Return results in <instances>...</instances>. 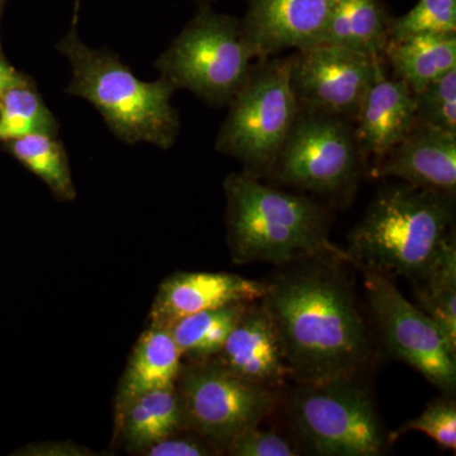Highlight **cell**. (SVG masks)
<instances>
[{
  "instance_id": "cell-1",
  "label": "cell",
  "mask_w": 456,
  "mask_h": 456,
  "mask_svg": "<svg viewBox=\"0 0 456 456\" xmlns=\"http://www.w3.org/2000/svg\"><path fill=\"white\" fill-rule=\"evenodd\" d=\"M322 256L305 257L281 272L260 299L298 383L355 377L370 356L349 279Z\"/></svg>"
},
{
  "instance_id": "cell-2",
  "label": "cell",
  "mask_w": 456,
  "mask_h": 456,
  "mask_svg": "<svg viewBox=\"0 0 456 456\" xmlns=\"http://www.w3.org/2000/svg\"><path fill=\"white\" fill-rule=\"evenodd\" d=\"M56 49L70 65L71 80L65 93L97 108L117 139L161 150L175 145L180 116L171 98L178 89L169 80L163 77L155 82L140 80L116 53L84 44L77 25Z\"/></svg>"
},
{
  "instance_id": "cell-3",
  "label": "cell",
  "mask_w": 456,
  "mask_h": 456,
  "mask_svg": "<svg viewBox=\"0 0 456 456\" xmlns=\"http://www.w3.org/2000/svg\"><path fill=\"white\" fill-rule=\"evenodd\" d=\"M227 232L236 263L288 264L338 253L327 239L329 215L320 204L288 193L250 174L224 182Z\"/></svg>"
},
{
  "instance_id": "cell-4",
  "label": "cell",
  "mask_w": 456,
  "mask_h": 456,
  "mask_svg": "<svg viewBox=\"0 0 456 456\" xmlns=\"http://www.w3.org/2000/svg\"><path fill=\"white\" fill-rule=\"evenodd\" d=\"M454 196L401 184L379 191L350 235L347 260L415 281L452 233Z\"/></svg>"
},
{
  "instance_id": "cell-5",
  "label": "cell",
  "mask_w": 456,
  "mask_h": 456,
  "mask_svg": "<svg viewBox=\"0 0 456 456\" xmlns=\"http://www.w3.org/2000/svg\"><path fill=\"white\" fill-rule=\"evenodd\" d=\"M298 110L290 56L261 60L228 103L216 150L240 161L245 173L259 179L269 176Z\"/></svg>"
},
{
  "instance_id": "cell-6",
  "label": "cell",
  "mask_w": 456,
  "mask_h": 456,
  "mask_svg": "<svg viewBox=\"0 0 456 456\" xmlns=\"http://www.w3.org/2000/svg\"><path fill=\"white\" fill-rule=\"evenodd\" d=\"M254 55L241 20L203 5L155 62L176 89L212 107L228 106L253 71Z\"/></svg>"
},
{
  "instance_id": "cell-7",
  "label": "cell",
  "mask_w": 456,
  "mask_h": 456,
  "mask_svg": "<svg viewBox=\"0 0 456 456\" xmlns=\"http://www.w3.org/2000/svg\"><path fill=\"white\" fill-rule=\"evenodd\" d=\"M354 378L299 383L288 399L294 428L318 455L382 454L386 430L370 395Z\"/></svg>"
},
{
  "instance_id": "cell-8",
  "label": "cell",
  "mask_w": 456,
  "mask_h": 456,
  "mask_svg": "<svg viewBox=\"0 0 456 456\" xmlns=\"http://www.w3.org/2000/svg\"><path fill=\"white\" fill-rule=\"evenodd\" d=\"M362 159L353 122L299 107L269 176L321 196H338L355 184Z\"/></svg>"
},
{
  "instance_id": "cell-9",
  "label": "cell",
  "mask_w": 456,
  "mask_h": 456,
  "mask_svg": "<svg viewBox=\"0 0 456 456\" xmlns=\"http://www.w3.org/2000/svg\"><path fill=\"white\" fill-rule=\"evenodd\" d=\"M349 261L362 273L369 305L388 350L440 391L452 395L456 386V349L437 323L404 298L391 277Z\"/></svg>"
},
{
  "instance_id": "cell-10",
  "label": "cell",
  "mask_w": 456,
  "mask_h": 456,
  "mask_svg": "<svg viewBox=\"0 0 456 456\" xmlns=\"http://www.w3.org/2000/svg\"><path fill=\"white\" fill-rule=\"evenodd\" d=\"M384 71V57L336 45H314L290 55V82L299 107L351 122Z\"/></svg>"
},
{
  "instance_id": "cell-11",
  "label": "cell",
  "mask_w": 456,
  "mask_h": 456,
  "mask_svg": "<svg viewBox=\"0 0 456 456\" xmlns=\"http://www.w3.org/2000/svg\"><path fill=\"white\" fill-rule=\"evenodd\" d=\"M277 401L274 389L242 379L218 362L189 371L180 395L184 421L204 437L226 445L259 426Z\"/></svg>"
},
{
  "instance_id": "cell-12",
  "label": "cell",
  "mask_w": 456,
  "mask_h": 456,
  "mask_svg": "<svg viewBox=\"0 0 456 456\" xmlns=\"http://www.w3.org/2000/svg\"><path fill=\"white\" fill-rule=\"evenodd\" d=\"M244 35L257 61L288 50L314 46L325 31L338 0H246Z\"/></svg>"
},
{
  "instance_id": "cell-13",
  "label": "cell",
  "mask_w": 456,
  "mask_h": 456,
  "mask_svg": "<svg viewBox=\"0 0 456 456\" xmlns=\"http://www.w3.org/2000/svg\"><path fill=\"white\" fill-rule=\"evenodd\" d=\"M217 356L231 373L268 388L292 378L277 329L260 301L248 303Z\"/></svg>"
},
{
  "instance_id": "cell-14",
  "label": "cell",
  "mask_w": 456,
  "mask_h": 456,
  "mask_svg": "<svg viewBox=\"0 0 456 456\" xmlns=\"http://www.w3.org/2000/svg\"><path fill=\"white\" fill-rule=\"evenodd\" d=\"M374 175L455 197L456 134L417 122L406 139L377 161Z\"/></svg>"
},
{
  "instance_id": "cell-15",
  "label": "cell",
  "mask_w": 456,
  "mask_h": 456,
  "mask_svg": "<svg viewBox=\"0 0 456 456\" xmlns=\"http://www.w3.org/2000/svg\"><path fill=\"white\" fill-rule=\"evenodd\" d=\"M268 283L227 273H179L167 279L160 290L152 318L154 325L169 329L180 318L235 303L260 301Z\"/></svg>"
},
{
  "instance_id": "cell-16",
  "label": "cell",
  "mask_w": 456,
  "mask_h": 456,
  "mask_svg": "<svg viewBox=\"0 0 456 456\" xmlns=\"http://www.w3.org/2000/svg\"><path fill=\"white\" fill-rule=\"evenodd\" d=\"M417 123L415 94L403 80L380 74L354 119L360 151L379 161L399 145Z\"/></svg>"
},
{
  "instance_id": "cell-17",
  "label": "cell",
  "mask_w": 456,
  "mask_h": 456,
  "mask_svg": "<svg viewBox=\"0 0 456 456\" xmlns=\"http://www.w3.org/2000/svg\"><path fill=\"white\" fill-rule=\"evenodd\" d=\"M391 18L380 0H338L318 44L384 57Z\"/></svg>"
},
{
  "instance_id": "cell-18",
  "label": "cell",
  "mask_w": 456,
  "mask_h": 456,
  "mask_svg": "<svg viewBox=\"0 0 456 456\" xmlns=\"http://www.w3.org/2000/svg\"><path fill=\"white\" fill-rule=\"evenodd\" d=\"M393 77L403 80L413 94L456 69V35H425L389 42L384 51Z\"/></svg>"
},
{
  "instance_id": "cell-19",
  "label": "cell",
  "mask_w": 456,
  "mask_h": 456,
  "mask_svg": "<svg viewBox=\"0 0 456 456\" xmlns=\"http://www.w3.org/2000/svg\"><path fill=\"white\" fill-rule=\"evenodd\" d=\"M182 356L169 329L154 325L143 334L123 379L126 406L143 393L173 387L180 374Z\"/></svg>"
},
{
  "instance_id": "cell-20",
  "label": "cell",
  "mask_w": 456,
  "mask_h": 456,
  "mask_svg": "<svg viewBox=\"0 0 456 456\" xmlns=\"http://www.w3.org/2000/svg\"><path fill=\"white\" fill-rule=\"evenodd\" d=\"M416 305L431 317L456 349V246L454 232L443 242L434 259L412 281Z\"/></svg>"
},
{
  "instance_id": "cell-21",
  "label": "cell",
  "mask_w": 456,
  "mask_h": 456,
  "mask_svg": "<svg viewBox=\"0 0 456 456\" xmlns=\"http://www.w3.org/2000/svg\"><path fill=\"white\" fill-rule=\"evenodd\" d=\"M248 305V303H235L198 312L174 322L169 331L182 355L197 360L217 356Z\"/></svg>"
},
{
  "instance_id": "cell-22",
  "label": "cell",
  "mask_w": 456,
  "mask_h": 456,
  "mask_svg": "<svg viewBox=\"0 0 456 456\" xmlns=\"http://www.w3.org/2000/svg\"><path fill=\"white\" fill-rule=\"evenodd\" d=\"M126 407V431L137 446H150L171 436L184 422L182 402L174 387L143 393Z\"/></svg>"
},
{
  "instance_id": "cell-23",
  "label": "cell",
  "mask_w": 456,
  "mask_h": 456,
  "mask_svg": "<svg viewBox=\"0 0 456 456\" xmlns=\"http://www.w3.org/2000/svg\"><path fill=\"white\" fill-rule=\"evenodd\" d=\"M11 154L38 176L62 200H73L77 193L65 147L56 134H32L9 141Z\"/></svg>"
},
{
  "instance_id": "cell-24",
  "label": "cell",
  "mask_w": 456,
  "mask_h": 456,
  "mask_svg": "<svg viewBox=\"0 0 456 456\" xmlns=\"http://www.w3.org/2000/svg\"><path fill=\"white\" fill-rule=\"evenodd\" d=\"M59 123L31 80L14 86L0 99V142L32 134H57Z\"/></svg>"
},
{
  "instance_id": "cell-25",
  "label": "cell",
  "mask_w": 456,
  "mask_h": 456,
  "mask_svg": "<svg viewBox=\"0 0 456 456\" xmlns=\"http://www.w3.org/2000/svg\"><path fill=\"white\" fill-rule=\"evenodd\" d=\"M425 35H456V0H419L403 16L391 18L389 42Z\"/></svg>"
},
{
  "instance_id": "cell-26",
  "label": "cell",
  "mask_w": 456,
  "mask_h": 456,
  "mask_svg": "<svg viewBox=\"0 0 456 456\" xmlns=\"http://www.w3.org/2000/svg\"><path fill=\"white\" fill-rule=\"evenodd\" d=\"M415 101L417 122L456 134V69L416 93Z\"/></svg>"
},
{
  "instance_id": "cell-27",
  "label": "cell",
  "mask_w": 456,
  "mask_h": 456,
  "mask_svg": "<svg viewBox=\"0 0 456 456\" xmlns=\"http://www.w3.org/2000/svg\"><path fill=\"white\" fill-rule=\"evenodd\" d=\"M417 431L428 435L444 449L456 450V404L452 398H439L430 402L424 412L410 419L398 435Z\"/></svg>"
},
{
  "instance_id": "cell-28",
  "label": "cell",
  "mask_w": 456,
  "mask_h": 456,
  "mask_svg": "<svg viewBox=\"0 0 456 456\" xmlns=\"http://www.w3.org/2000/svg\"><path fill=\"white\" fill-rule=\"evenodd\" d=\"M231 455L236 456H294L298 452L281 435L260 430L259 426L237 435L227 445Z\"/></svg>"
},
{
  "instance_id": "cell-29",
  "label": "cell",
  "mask_w": 456,
  "mask_h": 456,
  "mask_svg": "<svg viewBox=\"0 0 456 456\" xmlns=\"http://www.w3.org/2000/svg\"><path fill=\"white\" fill-rule=\"evenodd\" d=\"M211 454V450L204 446L200 441L191 437H179L171 439V436L158 441L149 446L147 455L151 456H204Z\"/></svg>"
},
{
  "instance_id": "cell-30",
  "label": "cell",
  "mask_w": 456,
  "mask_h": 456,
  "mask_svg": "<svg viewBox=\"0 0 456 456\" xmlns=\"http://www.w3.org/2000/svg\"><path fill=\"white\" fill-rule=\"evenodd\" d=\"M29 82L28 77L25 75L18 73L16 69L13 68L7 60L0 55V99L4 95L5 92L14 86H22Z\"/></svg>"
},
{
  "instance_id": "cell-31",
  "label": "cell",
  "mask_w": 456,
  "mask_h": 456,
  "mask_svg": "<svg viewBox=\"0 0 456 456\" xmlns=\"http://www.w3.org/2000/svg\"><path fill=\"white\" fill-rule=\"evenodd\" d=\"M3 3H4V0H0V14H2Z\"/></svg>"
}]
</instances>
